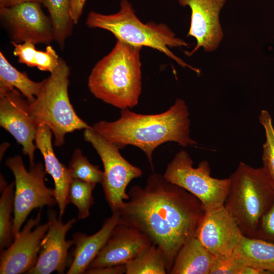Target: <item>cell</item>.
<instances>
[{
    "label": "cell",
    "mask_w": 274,
    "mask_h": 274,
    "mask_svg": "<svg viewBox=\"0 0 274 274\" xmlns=\"http://www.w3.org/2000/svg\"><path fill=\"white\" fill-rule=\"evenodd\" d=\"M254 238L274 243V197L268 209L262 217Z\"/></svg>",
    "instance_id": "cell-30"
},
{
    "label": "cell",
    "mask_w": 274,
    "mask_h": 274,
    "mask_svg": "<svg viewBox=\"0 0 274 274\" xmlns=\"http://www.w3.org/2000/svg\"><path fill=\"white\" fill-rule=\"evenodd\" d=\"M41 212L36 217L28 220L14 241L0 257L1 274L27 273L36 264L41 242L48 228V222L39 224Z\"/></svg>",
    "instance_id": "cell-11"
},
{
    "label": "cell",
    "mask_w": 274,
    "mask_h": 274,
    "mask_svg": "<svg viewBox=\"0 0 274 274\" xmlns=\"http://www.w3.org/2000/svg\"><path fill=\"white\" fill-rule=\"evenodd\" d=\"M0 21L10 42H31L48 45L54 41L51 20L42 10L40 3L26 2L0 8Z\"/></svg>",
    "instance_id": "cell-10"
},
{
    "label": "cell",
    "mask_w": 274,
    "mask_h": 274,
    "mask_svg": "<svg viewBox=\"0 0 274 274\" xmlns=\"http://www.w3.org/2000/svg\"><path fill=\"white\" fill-rule=\"evenodd\" d=\"M26 2H37L43 4L44 0H0V8L12 7Z\"/></svg>",
    "instance_id": "cell-33"
},
{
    "label": "cell",
    "mask_w": 274,
    "mask_h": 274,
    "mask_svg": "<svg viewBox=\"0 0 274 274\" xmlns=\"http://www.w3.org/2000/svg\"><path fill=\"white\" fill-rule=\"evenodd\" d=\"M83 136L101 160L104 177L101 184L105 197L111 212H118L124 201L129 199L126 191L128 185L133 179L141 177L142 171L126 160L116 146L106 140L93 128L84 129Z\"/></svg>",
    "instance_id": "cell-9"
},
{
    "label": "cell",
    "mask_w": 274,
    "mask_h": 274,
    "mask_svg": "<svg viewBox=\"0 0 274 274\" xmlns=\"http://www.w3.org/2000/svg\"><path fill=\"white\" fill-rule=\"evenodd\" d=\"M183 7L191 11L190 26L187 36L196 40L195 48L185 52L191 56L200 47L206 52H213L219 46L223 37L219 14L226 0H178Z\"/></svg>",
    "instance_id": "cell-15"
},
{
    "label": "cell",
    "mask_w": 274,
    "mask_h": 274,
    "mask_svg": "<svg viewBox=\"0 0 274 274\" xmlns=\"http://www.w3.org/2000/svg\"><path fill=\"white\" fill-rule=\"evenodd\" d=\"M119 212L112 213L106 219L101 228L95 233L88 235L81 232L73 234L75 248L73 259L66 272L67 274L84 273L108 241L115 227L118 224Z\"/></svg>",
    "instance_id": "cell-18"
},
{
    "label": "cell",
    "mask_w": 274,
    "mask_h": 274,
    "mask_svg": "<svg viewBox=\"0 0 274 274\" xmlns=\"http://www.w3.org/2000/svg\"><path fill=\"white\" fill-rule=\"evenodd\" d=\"M28 105L15 89L0 94V126L22 146L23 153L28 156L30 164H32L35 163L37 126L29 114Z\"/></svg>",
    "instance_id": "cell-14"
},
{
    "label": "cell",
    "mask_w": 274,
    "mask_h": 274,
    "mask_svg": "<svg viewBox=\"0 0 274 274\" xmlns=\"http://www.w3.org/2000/svg\"><path fill=\"white\" fill-rule=\"evenodd\" d=\"M189 154L182 150L167 164L163 175L165 179L196 197L206 211L224 205L230 185L229 178L218 179L211 175L207 160L193 166Z\"/></svg>",
    "instance_id": "cell-7"
},
{
    "label": "cell",
    "mask_w": 274,
    "mask_h": 274,
    "mask_svg": "<svg viewBox=\"0 0 274 274\" xmlns=\"http://www.w3.org/2000/svg\"><path fill=\"white\" fill-rule=\"evenodd\" d=\"M44 82V80L35 82L30 79L25 72L17 70L0 52V94L16 88L31 102L39 94Z\"/></svg>",
    "instance_id": "cell-21"
},
{
    "label": "cell",
    "mask_w": 274,
    "mask_h": 274,
    "mask_svg": "<svg viewBox=\"0 0 274 274\" xmlns=\"http://www.w3.org/2000/svg\"><path fill=\"white\" fill-rule=\"evenodd\" d=\"M86 24L90 28H98L111 32L117 39L128 44L157 50L175 61L183 67H188L197 74L200 71L175 55L169 48L187 47L184 40L177 38L169 27L163 23L142 22L137 17L128 0H121L119 10L112 14L91 11Z\"/></svg>",
    "instance_id": "cell-4"
},
{
    "label": "cell",
    "mask_w": 274,
    "mask_h": 274,
    "mask_svg": "<svg viewBox=\"0 0 274 274\" xmlns=\"http://www.w3.org/2000/svg\"><path fill=\"white\" fill-rule=\"evenodd\" d=\"M125 265L109 266L103 267L88 269L84 273L87 274H122L125 273Z\"/></svg>",
    "instance_id": "cell-31"
},
{
    "label": "cell",
    "mask_w": 274,
    "mask_h": 274,
    "mask_svg": "<svg viewBox=\"0 0 274 274\" xmlns=\"http://www.w3.org/2000/svg\"><path fill=\"white\" fill-rule=\"evenodd\" d=\"M152 244L143 232L118 223L88 269L125 265L142 254Z\"/></svg>",
    "instance_id": "cell-16"
},
{
    "label": "cell",
    "mask_w": 274,
    "mask_h": 274,
    "mask_svg": "<svg viewBox=\"0 0 274 274\" xmlns=\"http://www.w3.org/2000/svg\"><path fill=\"white\" fill-rule=\"evenodd\" d=\"M15 183L12 182L2 190L0 198V249L7 248L14 238L11 213L14 209Z\"/></svg>",
    "instance_id": "cell-25"
},
{
    "label": "cell",
    "mask_w": 274,
    "mask_h": 274,
    "mask_svg": "<svg viewBox=\"0 0 274 274\" xmlns=\"http://www.w3.org/2000/svg\"><path fill=\"white\" fill-rule=\"evenodd\" d=\"M244 266L242 261L233 253L226 256L215 257L210 274H239Z\"/></svg>",
    "instance_id": "cell-29"
},
{
    "label": "cell",
    "mask_w": 274,
    "mask_h": 274,
    "mask_svg": "<svg viewBox=\"0 0 274 274\" xmlns=\"http://www.w3.org/2000/svg\"><path fill=\"white\" fill-rule=\"evenodd\" d=\"M126 274H166V259L161 249L152 245L142 254L127 263Z\"/></svg>",
    "instance_id": "cell-24"
},
{
    "label": "cell",
    "mask_w": 274,
    "mask_h": 274,
    "mask_svg": "<svg viewBox=\"0 0 274 274\" xmlns=\"http://www.w3.org/2000/svg\"><path fill=\"white\" fill-rule=\"evenodd\" d=\"M9 145L7 143H6V144H5V148L4 149H6L7 148V146H8ZM1 159H2V157H3V155L4 154V148H3V147L2 146V149L1 148Z\"/></svg>",
    "instance_id": "cell-35"
},
{
    "label": "cell",
    "mask_w": 274,
    "mask_h": 274,
    "mask_svg": "<svg viewBox=\"0 0 274 274\" xmlns=\"http://www.w3.org/2000/svg\"><path fill=\"white\" fill-rule=\"evenodd\" d=\"M215 257L196 237L188 241L178 252L169 274H210Z\"/></svg>",
    "instance_id": "cell-19"
},
{
    "label": "cell",
    "mask_w": 274,
    "mask_h": 274,
    "mask_svg": "<svg viewBox=\"0 0 274 274\" xmlns=\"http://www.w3.org/2000/svg\"><path fill=\"white\" fill-rule=\"evenodd\" d=\"M75 218L63 223L55 211H48V228L41 242L37 261L29 270V274L63 273L67 266L68 251L73 239L66 240L68 231L76 222Z\"/></svg>",
    "instance_id": "cell-13"
},
{
    "label": "cell",
    "mask_w": 274,
    "mask_h": 274,
    "mask_svg": "<svg viewBox=\"0 0 274 274\" xmlns=\"http://www.w3.org/2000/svg\"><path fill=\"white\" fill-rule=\"evenodd\" d=\"M93 129L106 140L123 149L128 145L142 150L152 170L153 153L160 145L168 142L183 147L195 146L190 135V120L186 102L178 98L166 111L156 114H141L129 109L121 110L118 119L100 121Z\"/></svg>",
    "instance_id": "cell-2"
},
{
    "label": "cell",
    "mask_w": 274,
    "mask_h": 274,
    "mask_svg": "<svg viewBox=\"0 0 274 274\" xmlns=\"http://www.w3.org/2000/svg\"><path fill=\"white\" fill-rule=\"evenodd\" d=\"M142 48L117 40L92 69L87 83L90 92L121 110L136 106L142 91Z\"/></svg>",
    "instance_id": "cell-3"
},
{
    "label": "cell",
    "mask_w": 274,
    "mask_h": 274,
    "mask_svg": "<svg viewBox=\"0 0 274 274\" xmlns=\"http://www.w3.org/2000/svg\"><path fill=\"white\" fill-rule=\"evenodd\" d=\"M68 168L72 179L96 184L102 183L104 172L91 164L79 149L74 150Z\"/></svg>",
    "instance_id": "cell-26"
},
{
    "label": "cell",
    "mask_w": 274,
    "mask_h": 274,
    "mask_svg": "<svg viewBox=\"0 0 274 274\" xmlns=\"http://www.w3.org/2000/svg\"><path fill=\"white\" fill-rule=\"evenodd\" d=\"M129 199L119 211V224L138 229L162 251L167 273L181 248L195 236L206 210L201 202L184 189L153 173L144 187L132 186Z\"/></svg>",
    "instance_id": "cell-1"
},
{
    "label": "cell",
    "mask_w": 274,
    "mask_h": 274,
    "mask_svg": "<svg viewBox=\"0 0 274 274\" xmlns=\"http://www.w3.org/2000/svg\"><path fill=\"white\" fill-rule=\"evenodd\" d=\"M233 253L245 266L274 273V243L243 235Z\"/></svg>",
    "instance_id": "cell-20"
},
{
    "label": "cell",
    "mask_w": 274,
    "mask_h": 274,
    "mask_svg": "<svg viewBox=\"0 0 274 274\" xmlns=\"http://www.w3.org/2000/svg\"><path fill=\"white\" fill-rule=\"evenodd\" d=\"M259 120L265 131V141L263 144V168L274 184V127L269 112L262 110Z\"/></svg>",
    "instance_id": "cell-28"
},
{
    "label": "cell",
    "mask_w": 274,
    "mask_h": 274,
    "mask_svg": "<svg viewBox=\"0 0 274 274\" xmlns=\"http://www.w3.org/2000/svg\"><path fill=\"white\" fill-rule=\"evenodd\" d=\"M243 235L234 218L224 205L205 212L195 234L215 257L233 254Z\"/></svg>",
    "instance_id": "cell-12"
},
{
    "label": "cell",
    "mask_w": 274,
    "mask_h": 274,
    "mask_svg": "<svg viewBox=\"0 0 274 274\" xmlns=\"http://www.w3.org/2000/svg\"><path fill=\"white\" fill-rule=\"evenodd\" d=\"M96 184L73 179L70 186L68 200L78 210V219H84L89 215V210L94 204L92 192Z\"/></svg>",
    "instance_id": "cell-27"
},
{
    "label": "cell",
    "mask_w": 274,
    "mask_h": 274,
    "mask_svg": "<svg viewBox=\"0 0 274 274\" xmlns=\"http://www.w3.org/2000/svg\"><path fill=\"white\" fill-rule=\"evenodd\" d=\"M47 9L54 32V41L63 49L75 24L70 14V0H44Z\"/></svg>",
    "instance_id": "cell-23"
},
{
    "label": "cell",
    "mask_w": 274,
    "mask_h": 274,
    "mask_svg": "<svg viewBox=\"0 0 274 274\" xmlns=\"http://www.w3.org/2000/svg\"><path fill=\"white\" fill-rule=\"evenodd\" d=\"M11 43L14 47L13 54L20 63L50 73L59 64L60 58L50 45H47L45 51H41L37 50L35 44L31 42Z\"/></svg>",
    "instance_id": "cell-22"
},
{
    "label": "cell",
    "mask_w": 274,
    "mask_h": 274,
    "mask_svg": "<svg viewBox=\"0 0 274 274\" xmlns=\"http://www.w3.org/2000/svg\"><path fill=\"white\" fill-rule=\"evenodd\" d=\"M70 75L68 65L60 58L57 67L44 79L39 94L28 102L29 112L35 125H46L50 129L56 147L64 144L67 133L93 128L78 116L70 102Z\"/></svg>",
    "instance_id": "cell-6"
},
{
    "label": "cell",
    "mask_w": 274,
    "mask_h": 274,
    "mask_svg": "<svg viewBox=\"0 0 274 274\" xmlns=\"http://www.w3.org/2000/svg\"><path fill=\"white\" fill-rule=\"evenodd\" d=\"M86 0H70V14L75 24H77L82 14Z\"/></svg>",
    "instance_id": "cell-32"
},
{
    "label": "cell",
    "mask_w": 274,
    "mask_h": 274,
    "mask_svg": "<svg viewBox=\"0 0 274 274\" xmlns=\"http://www.w3.org/2000/svg\"><path fill=\"white\" fill-rule=\"evenodd\" d=\"M229 178L224 206L243 235L254 238L259 223L274 197V184L262 167L254 168L243 162Z\"/></svg>",
    "instance_id": "cell-5"
},
{
    "label": "cell",
    "mask_w": 274,
    "mask_h": 274,
    "mask_svg": "<svg viewBox=\"0 0 274 274\" xmlns=\"http://www.w3.org/2000/svg\"><path fill=\"white\" fill-rule=\"evenodd\" d=\"M52 134L48 127L39 125L37 128L35 143L43 156L46 172L54 180V195L58 206L59 216L62 218L70 203L68 193L72 179L68 167L60 162L54 152Z\"/></svg>",
    "instance_id": "cell-17"
},
{
    "label": "cell",
    "mask_w": 274,
    "mask_h": 274,
    "mask_svg": "<svg viewBox=\"0 0 274 274\" xmlns=\"http://www.w3.org/2000/svg\"><path fill=\"white\" fill-rule=\"evenodd\" d=\"M272 273L267 270H262L252 266H245L240 271L239 274H269Z\"/></svg>",
    "instance_id": "cell-34"
},
{
    "label": "cell",
    "mask_w": 274,
    "mask_h": 274,
    "mask_svg": "<svg viewBox=\"0 0 274 274\" xmlns=\"http://www.w3.org/2000/svg\"><path fill=\"white\" fill-rule=\"evenodd\" d=\"M6 165L13 172L15 178L14 196V238L19 232L22 224L35 209L45 206L51 207L56 203L54 190L45 183L47 173L42 163L30 164L26 169L21 157L16 155L8 158Z\"/></svg>",
    "instance_id": "cell-8"
}]
</instances>
